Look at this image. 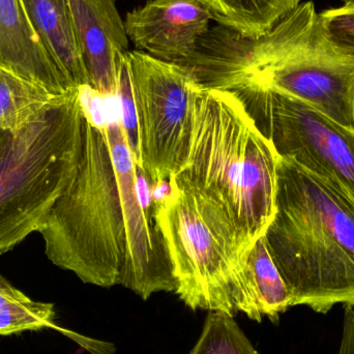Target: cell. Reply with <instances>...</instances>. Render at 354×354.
Returning a JSON list of instances; mask_svg holds the SVG:
<instances>
[{
	"label": "cell",
	"instance_id": "6da1fadb",
	"mask_svg": "<svg viewBox=\"0 0 354 354\" xmlns=\"http://www.w3.org/2000/svg\"><path fill=\"white\" fill-rule=\"evenodd\" d=\"M266 245L293 307L326 314L354 307V201L290 160L280 158L276 212Z\"/></svg>",
	"mask_w": 354,
	"mask_h": 354
},
{
	"label": "cell",
	"instance_id": "e0dca14e",
	"mask_svg": "<svg viewBox=\"0 0 354 354\" xmlns=\"http://www.w3.org/2000/svg\"><path fill=\"white\" fill-rule=\"evenodd\" d=\"M189 354H260L235 322L234 316L210 311Z\"/></svg>",
	"mask_w": 354,
	"mask_h": 354
},
{
	"label": "cell",
	"instance_id": "d4e9b609",
	"mask_svg": "<svg viewBox=\"0 0 354 354\" xmlns=\"http://www.w3.org/2000/svg\"><path fill=\"white\" fill-rule=\"evenodd\" d=\"M343 2H345V4H354V0H342Z\"/></svg>",
	"mask_w": 354,
	"mask_h": 354
},
{
	"label": "cell",
	"instance_id": "4fadbf2b",
	"mask_svg": "<svg viewBox=\"0 0 354 354\" xmlns=\"http://www.w3.org/2000/svg\"><path fill=\"white\" fill-rule=\"evenodd\" d=\"M0 66L55 95L75 89L44 49L21 0H0Z\"/></svg>",
	"mask_w": 354,
	"mask_h": 354
},
{
	"label": "cell",
	"instance_id": "3957f363",
	"mask_svg": "<svg viewBox=\"0 0 354 354\" xmlns=\"http://www.w3.org/2000/svg\"><path fill=\"white\" fill-rule=\"evenodd\" d=\"M39 233L54 266L74 272L85 284L118 285L126 257V226L106 124L84 115L76 174Z\"/></svg>",
	"mask_w": 354,
	"mask_h": 354
},
{
	"label": "cell",
	"instance_id": "5bb4252c",
	"mask_svg": "<svg viewBox=\"0 0 354 354\" xmlns=\"http://www.w3.org/2000/svg\"><path fill=\"white\" fill-rule=\"evenodd\" d=\"M27 18L72 88L91 85L68 0H21Z\"/></svg>",
	"mask_w": 354,
	"mask_h": 354
},
{
	"label": "cell",
	"instance_id": "9c48e42d",
	"mask_svg": "<svg viewBox=\"0 0 354 354\" xmlns=\"http://www.w3.org/2000/svg\"><path fill=\"white\" fill-rule=\"evenodd\" d=\"M108 112V109H107ZM114 169L124 208L127 248L118 285L130 289L143 301L153 293L174 292L176 288L171 262L156 228L151 202H143L134 158L118 114L107 113L106 124Z\"/></svg>",
	"mask_w": 354,
	"mask_h": 354
},
{
	"label": "cell",
	"instance_id": "7402d4cb",
	"mask_svg": "<svg viewBox=\"0 0 354 354\" xmlns=\"http://www.w3.org/2000/svg\"><path fill=\"white\" fill-rule=\"evenodd\" d=\"M338 354H354V307L345 306Z\"/></svg>",
	"mask_w": 354,
	"mask_h": 354
},
{
	"label": "cell",
	"instance_id": "8992f818",
	"mask_svg": "<svg viewBox=\"0 0 354 354\" xmlns=\"http://www.w3.org/2000/svg\"><path fill=\"white\" fill-rule=\"evenodd\" d=\"M247 83L301 100L354 131V58L326 41L312 1L257 37L247 78L239 85Z\"/></svg>",
	"mask_w": 354,
	"mask_h": 354
},
{
	"label": "cell",
	"instance_id": "ffe728a7",
	"mask_svg": "<svg viewBox=\"0 0 354 354\" xmlns=\"http://www.w3.org/2000/svg\"><path fill=\"white\" fill-rule=\"evenodd\" d=\"M116 99L120 108V118L128 141L131 153L134 158L136 169L141 171L140 149H139L138 122H137L136 105L133 95L132 83L129 72L127 54L120 64L118 74V89Z\"/></svg>",
	"mask_w": 354,
	"mask_h": 354
},
{
	"label": "cell",
	"instance_id": "cb8c5ba5",
	"mask_svg": "<svg viewBox=\"0 0 354 354\" xmlns=\"http://www.w3.org/2000/svg\"><path fill=\"white\" fill-rule=\"evenodd\" d=\"M4 137H6V134H0V147H1L2 142H3Z\"/></svg>",
	"mask_w": 354,
	"mask_h": 354
},
{
	"label": "cell",
	"instance_id": "ac0fdd59",
	"mask_svg": "<svg viewBox=\"0 0 354 354\" xmlns=\"http://www.w3.org/2000/svg\"><path fill=\"white\" fill-rule=\"evenodd\" d=\"M53 304L41 303L26 299L8 301L0 305V335L37 332L53 328L55 324Z\"/></svg>",
	"mask_w": 354,
	"mask_h": 354
},
{
	"label": "cell",
	"instance_id": "44dd1931",
	"mask_svg": "<svg viewBox=\"0 0 354 354\" xmlns=\"http://www.w3.org/2000/svg\"><path fill=\"white\" fill-rule=\"evenodd\" d=\"M53 330L68 336V338L78 343L83 348L87 349L89 353L93 354H114L115 353V347L110 343L102 342V341L93 340V339L86 338V337L81 336L76 333L70 332V330H64L60 326H54Z\"/></svg>",
	"mask_w": 354,
	"mask_h": 354
},
{
	"label": "cell",
	"instance_id": "7a4b0ae2",
	"mask_svg": "<svg viewBox=\"0 0 354 354\" xmlns=\"http://www.w3.org/2000/svg\"><path fill=\"white\" fill-rule=\"evenodd\" d=\"M280 158L232 91L203 87L187 163L176 176L222 206L254 243L276 212Z\"/></svg>",
	"mask_w": 354,
	"mask_h": 354
},
{
	"label": "cell",
	"instance_id": "9a60e30c",
	"mask_svg": "<svg viewBox=\"0 0 354 354\" xmlns=\"http://www.w3.org/2000/svg\"><path fill=\"white\" fill-rule=\"evenodd\" d=\"M218 25L243 37H262L286 18L301 0H202Z\"/></svg>",
	"mask_w": 354,
	"mask_h": 354
},
{
	"label": "cell",
	"instance_id": "30bf717a",
	"mask_svg": "<svg viewBox=\"0 0 354 354\" xmlns=\"http://www.w3.org/2000/svg\"><path fill=\"white\" fill-rule=\"evenodd\" d=\"M212 20L202 0H149L128 12L124 28L137 51L183 66Z\"/></svg>",
	"mask_w": 354,
	"mask_h": 354
},
{
	"label": "cell",
	"instance_id": "277c9868",
	"mask_svg": "<svg viewBox=\"0 0 354 354\" xmlns=\"http://www.w3.org/2000/svg\"><path fill=\"white\" fill-rule=\"evenodd\" d=\"M79 89L60 95L0 147V254L39 227L76 174L83 140Z\"/></svg>",
	"mask_w": 354,
	"mask_h": 354
},
{
	"label": "cell",
	"instance_id": "ba28073f",
	"mask_svg": "<svg viewBox=\"0 0 354 354\" xmlns=\"http://www.w3.org/2000/svg\"><path fill=\"white\" fill-rule=\"evenodd\" d=\"M278 155L354 201V131L301 100L247 83L231 89Z\"/></svg>",
	"mask_w": 354,
	"mask_h": 354
},
{
	"label": "cell",
	"instance_id": "5b68a950",
	"mask_svg": "<svg viewBox=\"0 0 354 354\" xmlns=\"http://www.w3.org/2000/svg\"><path fill=\"white\" fill-rule=\"evenodd\" d=\"M153 221L167 250L174 292L192 311L234 316L231 279L253 243L224 208L183 179H168L166 193L151 200Z\"/></svg>",
	"mask_w": 354,
	"mask_h": 354
},
{
	"label": "cell",
	"instance_id": "2e32d148",
	"mask_svg": "<svg viewBox=\"0 0 354 354\" xmlns=\"http://www.w3.org/2000/svg\"><path fill=\"white\" fill-rule=\"evenodd\" d=\"M60 95L0 66V134H17Z\"/></svg>",
	"mask_w": 354,
	"mask_h": 354
},
{
	"label": "cell",
	"instance_id": "603a6c76",
	"mask_svg": "<svg viewBox=\"0 0 354 354\" xmlns=\"http://www.w3.org/2000/svg\"><path fill=\"white\" fill-rule=\"evenodd\" d=\"M28 299L22 291L12 286L6 278L0 274V305L12 301H22Z\"/></svg>",
	"mask_w": 354,
	"mask_h": 354
},
{
	"label": "cell",
	"instance_id": "8fae6325",
	"mask_svg": "<svg viewBox=\"0 0 354 354\" xmlns=\"http://www.w3.org/2000/svg\"><path fill=\"white\" fill-rule=\"evenodd\" d=\"M68 6L91 86L104 97H116L130 39L115 0H68Z\"/></svg>",
	"mask_w": 354,
	"mask_h": 354
},
{
	"label": "cell",
	"instance_id": "52a82bcc",
	"mask_svg": "<svg viewBox=\"0 0 354 354\" xmlns=\"http://www.w3.org/2000/svg\"><path fill=\"white\" fill-rule=\"evenodd\" d=\"M138 122L141 172L157 185L176 176L189 156L198 97L195 75L137 50L127 53Z\"/></svg>",
	"mask_w": 354,
	"mask_h": 354
},
{
	"label": "cell",
	"instance_id": "7c38bea8",
	"mask_svg": "<svg viewBox=\"0 0 354 354\" xmlns=\"http://www.w3.org/2000/svg\"><path fill=\"white\" fill-rule=\"evenodd\" d=\"M235 313L261 322L268 318L278 324L280 316L293 307L290 291L272 260L262 235L237 264L231 279Z\"/></svg>",
	"mask_w": 354,
	"mask_h": 354
},
{
	"label": "cell",
	"instance_id": "d6986e66",
	"mask_svg": "<svg viewBox=\"0 0 354 354\" xmlns=\"http://www.w3.org/2000/svg\"><path fill=\"white\" fill-rule=\"evenodd\" d=\"M318 22L326 41L339 53L354 58V4L324 10Z\"/></svg>",
	"mask_w": 354,
	"mask_h": 354
}]
</instances>
